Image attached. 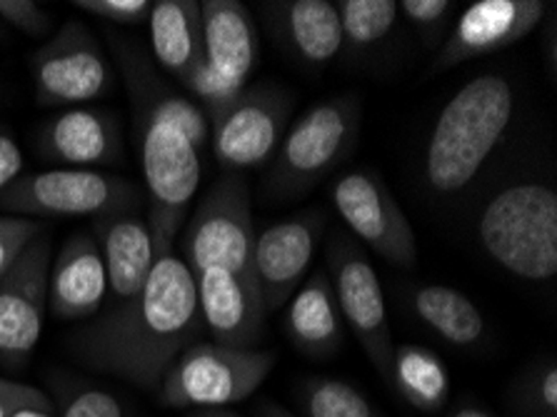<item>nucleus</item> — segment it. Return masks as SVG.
<instances>
[{"instance_id":"nucleus-1","label":"nucleus","mask_w":557,"mask_h":417,"mask_svg":"<svg viewBox=\"0 0 557 417\" xmlns=\"http://www.w3.org/2000/svg\"><path fill=\"white\" fill-rule=\"evenodd\" d=\"M200 333L196 278L181 255L163 245L143 291L83 328L73 351L92 370L158 390Z\"/></svg>"},{"instance_id":"nucleus-2","label":"nucleus","mask_w":557,"mask_h":417,"mask_svg":"<svg viewBox=\"0 0 557 417\" xmlns=\"http://www.w3.org/2000/svg\"><path fill=\"white\" fill-rule=\"evenodd\" d=\"M515 110L510 83L478 75L441 110L425 148V181L443 195L466 191L508 133Z\"/></svg>"},{"instance_id":"nucleus-3","label":"nucleus","mask_w":557,"mask_h":417,"mask_svg":"<svg viewBox=\"0 0 557 417\" xmlns=\"http://www.w3.org/2000/svg\"><path fill=\"white\" fill-rule=\"evenodd\" d=\"M485 253L512 275L545 283L557 275V193L543 183H518L480 212Z\"/></svg>"},{"instance_id":"nucleus-4","label":"nucleus","mask_w":557,"mask_h":417,"mask_svg":"<svg viewBox=\"0 0 557 417\" xmlns=\"http://www.w3.org/2000/svg\"><path fill=\"white\" fill-rule=\"evenodd\" d=\"M138 108L143 110L140 165L150 200L148 223L153 230L156 250L163 245L173 248L185 210L190 208V200L200 188V152L181 133V127L153 103L148 93L138 100Z\"/></svg>"},{"instance_id":"nucleus-5","label":"nucleus","mask_w":557,"mask_h":417,"mask_svg":"<svg viewBox=\"0 0 557 417\" xmlns=\"http://www.w3.org/2000/svg\"><path fill=\"white\" fill-rule=\"evenodd\" d=\"M275 365L265 351H240L218 343H196L185 351L160 382V403L171 410H210L248 400Z\"/></svg>"},{"instance_id":"nucleus-6","label":"nucleus","mask_w":557,"mask_h":417,"mask_svg":"<svg viewBox=\"0 0 557 417\" xmlns=\"http://www.w3.org/2000/svg\"><path fill=\"white\" fill-rule=\"evenodd\" d=\"M252 245H256V225H252L248 183L243 181V173H223L221 181L202 195L185 228V266L190 268L193 278L208 268H225L256 285Z\"/></svg>"},{"instance_id":"nucleus-7","label":"nucleus","mask_w":557,"mask_h":417,"mask_svg":"<svg viewBox=\"0 0 557 417\" xmlns=\"http://www.w3.org/2000/svg\"><path fill=\"white\" fill-rule=\"evenodd\" d=\"M138 191L103 170L53 168L23 173L0 195V212L18 218H98L133 210Z\"/></svg>"},{"instance_id":"nucleus-8","label":"nucleus","mask_w":557,"mask_h":417,"mask_svg":"<svg viewBox=\"0 0 557 417\" xmlns=\"http://www.w3.org/2000/svg\"><path fill=\"white\" fill-rule=\"evenodd\" d=\"M358 123L360 103L356 96H337L312 106L285 133L268 177L270 191L277 195L310 191L348 156Z\"/></svg>"},{"instance_id":"nucleus-9","label":"nucleus","mask_w":557,"mask_h":417,"mask_svg":"<svg viewBox=\"0 0 557 417\" xmlns=\"http://www.w3.org/2000/svg\"><path fill=\"white\" fill-rule=\"evenodd\" d=\"M293 100L275 85L243 88L221 115L210 118V148L225 173L263 165L281 148Z\"/></svg>"},{"instance_id":"nucleus-10","label":"nucleus","mask_w":557,"mask_h":417,"mask_svg":"<svg viewBox=\"0 0 557 417\" xmlns=\"http://www.w3.org/2000/svg\"><path fill=\"white\" fill-rule=\"evenodd\" d=\"M327 268H331L327 278L333 285L337 312L356 333L368 360L375 365L385 382H391L395 343L391 320H387L383 285H380L375 268L370 266V260L360 253L356 243L343 241V237H335L331 250H327Z\"/></svg>"},{"instance_id":"nucleus-11","label":"nucleus","mask_w":557,"mask_h":417,"mask_svg":"<svg viewBox=\"0 0 557 417\" xmlns=\"http://www.w3.org/2000/svg\"><path fill=\"white\" fill-rule=\"evenodd\" d=\"M33 81L40 106L78 108L111 88L113 71L92 33L71 21L33 56Z\"/></svg>"},{"instance_id":"nucleus-12","label":"nucleus","mask_w":557,"mask_h":417,"mask_svg":"<svg viewBox=\"0 0 557 417\" xmlns=\"http://www.w3.org/2000/svg\"><path fill=\"white\" fill-rule=\"evenodd\" d=\"M333 206L350 233L398 268H412L418 243L408 216L377 175L356 170L333 185Z\"/></svg>"},{"instance_id":"nucleus-13","label":"nucleus","mask_w":557,"mask_h":417,"mask_svg":"<svg viewBox=\"0 0 557 417\" xmlns=\"http://www.w3.org/2000/svg\"><path fill=\"white\" fill-rule=\"evenodd\" d=\"M50 235L40 233L0 278V360L23 365L44 335Z\"/></svg>"},{"instance_id":"nucleus-14","label":"nucleus","mask_w":557,"mask_h":417,"mask_svg":"<svg viewBox=\"0 0 557 417\" xmlns=\"http://www.w3.org/2000/svg\"><path fill=\"white\" fill-rule=\"evenodd\" d=\"M323 212L310 210L256 233L252 280L265 312L285 308L300 287L323 235Z\"/></svg>"},{"instance_id":"nucleus-15","label":"nucleus","mask_w":557,"mask_h":417,"mask_svg":"<svg viewBox=\"0 0 557 417\" xmlns=\"http://www.w3.org/2000/svg\"><path fill=\"white\" fill-rule=\"evenodd\" d=\"M550 3L543 0H478L462 11L433 61V73L515 46L543 23Z\"/></svg>"},{"instance_id":"nucleus-16","label":"nucleus","mask_w":557,"mask_h":417,"mask_svg":"<svg viewBox=\"0 0 557 417\" xmlns=\"http://www.w3.org/2000/svg\"><path fill=\"white\" fill-rule=\"evenodd\" d=\"M196 295L202 328L218 345L240 351L256 347L265 318L256 285L225 268H208L196 275Z\"/></svg>"},{"instance_id":"nucleus-17","label":"nucleus","mask_w":557,"mask_h":417,"mask_svg":"<svg viewBox=\"0 0 557 417\" xmlns=\"http://www.w3.org/2000/svg\"><path fill=\"white\" fill-rule=\"evenodd\" d=\"M92 237L103 255L108 272V295L113 305L133 301L148 283L156 262L153 230L146 218L133 210H115L108 216L92 218Z\"/></svg>"},{"instance_id":"nucleus-18","label":"nucleus","mask_w":557,"mask_h":417,"mask_svg":"<svg viewBox=\"0 0 557 417\" xmlns=\"http://www.w3.org/2000/svg\"><path fill=\"white\" fill-rule=\"evenodd\" d=\"M108 297V272L96 237L75 233L63 243L48 275V312L58 320L98 315Z\"/></svg>"},{"instance_id":"nucleus-19","label":"nucleus","mask_w":557,"mask_h":417,"mask_svg":"<svg viewBox=\"0 0 557 417\" xmlns=\"http://www.w3.org/2000/svg\"><path fill=\"white\" fill-rule=\"evenodd\" d=\"M206 65L233 88H246L258 58V36L250 11L238 0H202Z\"/></svg>"},{"instance_id":"nucleus-20","label":"nucleus","mask_w":557,"mask_h":417,"mask_svg":"<svg viewBox=\"0 0 557 417\" xmlns=\"http://www.w3.org/2000/svg\"><path fill=\"white\" fill-rule=\"evenodd\" d=\"M44 152L65 168L96 170L121 156V131L111 113L67 108L44 125Z\"/></svg>"},{"instance_id":"nucleus-21","label":"nucleus","mask_w":557,"mask_h":417,"mask_svg":"<svg viewBox=\"0 0 557 417\" xmlns=\"http://www.w3.org/2000/svg\"><path fill=\"white\" fill-rule=\"evenodd\" d=\"M148 28L158 65L188 88L193 75L206 63L200 3L196 0H158L150 8Z\"/></svg>"},{"instance_id":"nucleus-22","label":"nucleus","mask_w":557,"mask_h":417,"mask_svg":"<svg viewBox=\"0 0 557 417\" xmlns=\"http://www.w3.org/2000/svg\"><path fill=\"white\" fill-rule=\"evenodd\" d=\"M265 8L275 33L298 61L327 65L343 50L341 19L331 0H281Z\"/></svg>"},{"instance_id":"nucleus-23","label":"nucleus","mask_w":557,"mask_h":417,"mask_svg":"<svg viewBox=\"0 0 557 417\" xmlns=\"http://www.w3.org/2000/svg\"><path fill=\"white\" fill-rule=\"evenodd\" d=\"M288 335L298 351L323 357L333 355L343 340V320L337 312L327 272L318 270L295 291L285 312Z\"/></svg>"},{"instance_id":"nucleus-24","label":"nucleus","mask_w":557,"mask_h":417,"mask_svg":"<svg viewBox=\"0 0 557 417\" xmlns=\"http://www.w3.org/2000/svg\"><path fill=\"white\" fill-rule=\"evenodd\" d=\"M412 308L437 338L455 347H472L485 335V318L468 295L447 285H425L412 295Z\"/></svg>"},{"instance_id":"nucleus-25","label":"nucleus","mask_w":557,"mask_h":417,"mask_svg":"<svg viewBox=\"0 0 557 417\" xmlns=\"http://www.w3.org/2000/svg\"><path fill=\"white\" fill-rule=\"evenodd\" d=\"M391 385L423 413H435L450 397V376L435 353L420 345H395Z\"/></svg>"},{"instance_id":"nucleus-26","label":"nucleus","mask_w":557,"mask_h":417,"mask_svg":"<svg viewBox=\"0 0 557 417\" xmlns=\"http://www.w3.org/2000/svg\"><path fill=\"white\" fill-rule=\"evenodd\" d=\"M335 8L341 19L343 46L350 48H370L387 38L400 15L395 0H341Z\"/></svg>"},{"instance_id":"nucleus-27","label":"nucleus","mask_w":557,"mask_h":417,"mask_svg":"<svg viewBox=\"0 0 557 417\" xmlns=\"http://www.w3.org/2000/svg\"><path fill=\"white\" fill-rule=\"evenodd\" d=\"M300 407L306 417H377L370 400L343 380H308L300 388Z\"/></svg>"},{"instance_id":"nucleus-28","label":"nucleus","mask_w":557,"mask_h":417,"mask_svg":"<svg viewBox=\"0 0 557 417\" xmlns=\"http://www.w3.org/2000/svg\"><path fill=\"white\" fill-rule=\"evenodd\" d=\"M44 233V223L33 218H18V216H0V278L8 270L18 255Z\"/></svg>"},{"instance_id":"nucleus-29","label":"nucleus","mask_w":557,"mask_h":417,"mask_svg":"<svg viewBox=\"0 0 557 417\" xmlns=\"http://www.w3.org/2000/svg\"><path fill=\"white\" fill-rule=\"evenodd\" d=\"M0 21L28 38H44L53 28V15L33 0H0Z\"/></svg>"},{"instance_id":"nucleus-30","label":"nucleus","mask_w":557,"mask_h":417,"mask_svg":"<svg viewBox=\"0 0 557 417\" xmlns=\"http://www.w3.org/2000/svg\"><path fill=\"white\" fill-rule=\"evenodd\" d=\"M61 417H125L123 403L103 388L83 385L65 400Z\"/></svg>"},{"instance_id":"nucleus-31","label":"nucleus","mask_w":557,"mask_h":417,"mask_svg":"<svg viewBox=\"0 0 557 417\" xmlns=\"http://www.w3.org/2000/svg\"><path fill=\"white\" fill-rule=\"evenodd\" d=\"M75 8L115 25H143L150 19V0H78Z\"/></svg>"},{"instance_id":"nucleus-32","label":"nucleus","mask_w":557,"mask_h":417,"mask_svg":"<svg viewBox=\"0 0 557 417\" xmlns=\"http://www.w3.org/2000/svg\"><path fill=\"white\" fill-rule=\"evenodd\" d=\"M450 8L453 3L447 0H403L398 3V13H403L418 30H435L447 19Z\"/></svg>"},{"instance_id":"nucleus-33","label":"nucleus","mask_w":557,"mask_h":417,"mask_svg":"<svg viewBox=\"0 0 557 417\" xmlns=\"http://www.w3.org/2000/svg\"><path fill=\"white\" fill-rule=\"evenodd\" d=\"M50 400L38 388L0 378V417H11L25 405H46Z\"/></svg>"},{"instance_id":"nucleus-34","label":"nucleus","mask_w":557,"mask_h":417,"mask_svg":"<svg viewBox=\"0 0 557 417\" xmlns=\"http://www.w3.org/2000/svg\"><path fill=\"white\" fill-rule=\"evenodd\" d=\"M25 160H23V150L15 138L8 131L0 127V195L11 185L15 177L23 175Z\"/></svg>"},{"instance_id":"nucleus-35","label":"nucleus","mask_w":557,"mask_h":417,"mask_svg":"<svg viewBox=\"0 0 557 417\" xmlns=\"http://www.w3.org/2000/svg\"><path fill=\"white\" fill-rule=\"evenodd\" d=\"M535 397H537L540 410L555 417V413H557V370H555V365H547V368L540 372V378L535 382Z\"/></svg>"},{"instance_id":"nucleus-36","label":"nucleus","mask_w":557,"mask_h":417,"mask_svg":"<svg viewBox=\"0 0 557 417\" xmlns=\"http://www.w3.org/2000/svg\"><path fill=\"white\" fill-rule=\"evenodd\" d=\"M11 417H55L50 410V403L46 405H25L21 410H15Z\"/></svg>"},{"instance_id":"nucleus-37","label":"nucleus","mask_w":557,"mask_h":417,"mask_svg":"<svg viewBox=\"0 0 557 417\" xmlns=\"http://www.w3.org/2000/svg\"><path fill=\"white\" fill-rule=\"evenodd\" d=\"M260 417H295V415L285 410V407H281V405L265 403L263 407H260Z\"/></svg>"},{"instance_id":"nucleus-38","label":"nucleus","mask_w":557,"mask_h":417,"mask_svg":"<svg viewBox=\"0 0 557 417\" xmlns=\"http://www.w3.org/2000/svg\"><path fill=\"white\" fill-rule=\"evenodd\" d=\"M190 417H238L231 410H223V407H210V410H196Z\"/></svg>"},{"instance_id":"nucleus-39","label":"nucleus","mask_w":557,"mask_h":417,"mask_svg":"<svg viewBox=\"0 0 557 417\" xmlns=\"http://www.w3.org/2000/svg\"><path fill=\"white\" fill-rule=\"evenodd\" d=\"M453 417H495V415L480 410V407H462V410H458Z\"/></svg>"}]
</instances>
